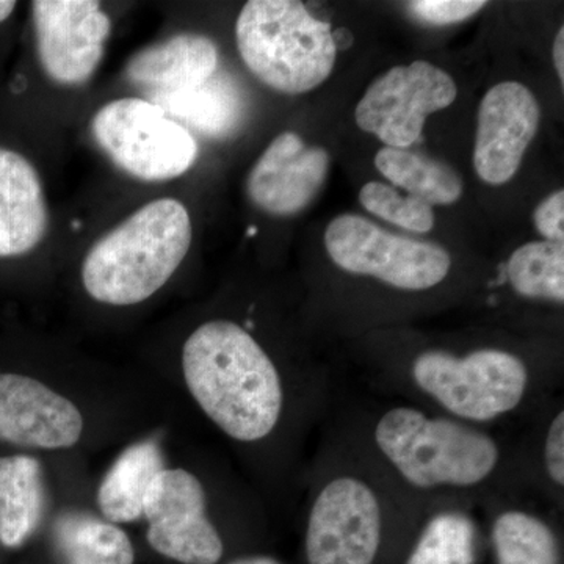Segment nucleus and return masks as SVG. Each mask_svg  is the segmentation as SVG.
Wrapping results in <instances>:
<instances>
[{"mask_svg":"<svg viewBox=\"0 0 564 564\" xmlns=\"http://www.w3.org/2000/svg\"><path fill=\"white\" fill-rule=\"evenodd\" d=\"M182 370L204 414L237 443H261L280 425L285 404L280 370L236 322L198 326L182 348Z\"/></svg>","mask_w":564,"mask_h":564,"instance_id":"obj_1","label":"nucleus"},{"mask_svg":"<svg viewBox=\"0 0 564 564\" xmlns=\"http://www.w3.org/2000/svg\"><path fill=\"white\" fill-rule=\"evenodd\" d=\"M375 454L400 484L419 492H464L484 488L502 473V444L484 426L393 404L375 417Z\"/></svg>","mask_w":564,"mask_h":564,"instance_id":"obj_2","label":"nucleus"},{"mask_svg":"<svg viewBox=\"0 0 564 564\" xmlns=\"http://www.w3.org/2000/svg\"><path fill=\"white\" fill-rule=\"evenodd\" d=\"M187 207L174 198L144 204L101 237L82 263V284L95 302L133 306L166 284L192 247Z\"/></svg>","mask_w":564,"mask_h":564,"instance_id":"obj_3","label":"nucleus"},{"mask_svg":"<svg viewBox=\"0 0 564 564\" xmlns=\"http://www.w3.org/2000/svg\"><path fill=\"white\" fill-rule=\"evenodd\" d=\"M410 388L436 413L485 426L514 414L536 392L524 358L497 347L467 352L430 348L414 356Z\"/></svg>","mask_w":564,"mask_h":564,"instance_id":"obj_4","label":"nucleus"},{"mask_svg":"<svg viewBox=\"0 0 564 564\" xmlns=\"http://www.w3.org/2000/svg\"><path fill=\"white\" fill-rule=\"evenodd\" d=\"M247 68L273 90L302 95L332 76L337 46L332 25L296 0H250L236 24Z\"/></svg>","mask_w":564,"mask_h":564,"instance_id":"obj_5","label":"nucleus"},{"mask_svg":"<svg viewBox=\"0 0 564 564\" xmlns=\"http://www.w3.org/2000/svg\"><path fill=\"white\" fill-rule=\"evenodd\" d=\"M391 513V499L370 473L347 466L323 475L307 511L306 563H377Z\"/></svg>","mask_w":564,"mask_h":564,"instance_id":"obj_6","label":"nucleus"},{"mask_svg":"<svg viewBox=\"0 0 564 564\" xmlns=\"http://www.w3.org/2000/svg\"><path fill=\"white\" fill-rule=\"evenodd\" d=\"M91 137L115 166L143 182L177 180L198 159L192 132L147 99L107 102L93 117Z\"/></svg>","mask_w":564,"mask_h":564,"instance_id":"obj_7","label":"nucleus"},{"mask_svg":"<svg viewBox=\"0 0 564 564\" xmlns=\"http://www.w3.org/2000/svg\"><path fill=\"white\" fill-rule=\"evenodd\" d=\"M325 247L344 272L373 278L399 291L436 288L452 267L444 248L393 236L358 215L334 218L326 228Z\"/></svg>","mask_w":564,"mask_h":564,"instance_id":"obj_8","label":"nucleus"},{"mask_svg":"<svg viewBox=\"0 0 564 564\" xmlns=\"http://www.w3.org/2000/svg\"><path fill=\"white\" fill-rule=\"evenodd\" d=\"M147 540L155 554L177 564H220L225 541L207 516V496L185 469L155 475L143 502Z\"/></svg>","mask_w":564,"mask_h":564,"instance_id":"obj_9","label":"nucleus"},{"mask_svg":"<svg viewBox=\"0 0 564 564\" xmlns=\"http://www.w3.org/2000/svg\"><path fill=\"white\" fill-rule=\"evenodd\" d=\"M458 95L451 74L429 62L395 66L375 80L356 106V124L389 148L421 139L429 115L447 109Z\"/></svg>","mask_w":564,"mask_h":564,"instance_id":"obj_10","label":"nucleus"},{"mask_svg":"<svg viewBox=\"0 0 564 564\" xmlns=\"http://www.w3.org/2000/svg\"><path fill=\"white\" fill-rule=\"evenodd\" d=\"M36 54L44 74L62 87H80L101 65L111 32L109 14L93 0L32 2Z\"/></svg>","mask_w":564,"mask_h":564,"instance_id":"obj_11","label":"nucleus"},{"mask_svg":"<svg viewBox=\"0 0 564 564\" xmlns=\"http://www.w3.org/2000/svg\"><path fill=\"white\" fill-rule=\"evenodd\" d=\"M536 98L519 82H502L486 93L478 109L474 166L480 180L502 185L513 180L540 126Z\"/></svg>","mask_w":564,"mask_h":564,"instance_id":"obj_12","label":"nucleus"},{"mask_svg":"<svg viewBox=\"0 0 564 564\" xmlns=\"http://www.w3.org/2000/svg\"><path fill=\"white\" fill-rule=\"evenodd\" d=\"M82 432L84 417L66 397L31 377L0 373V443L61 451Z\"/></svg>","mask_w":564,"mask_h":564,"instance_id":"obj_13","label":"nucleus"},{"mask_svg":"<svg viewBox=\"0 0 564 564\" xmlns=\"http://www.w3.org/2000/svg\"><path fill=\"white\" fill-rule=\"evenodd\" d=\"M328 172V152L307 147L299 133L282 132L248 174V198L267 214L289 217L313 202Z\"/></svg>","mask_w":564,"mask_h":564,"instance_id":"obj_14","label":"nucleus"},{"mask_svg":"<svg viewBox=\"0 0 564 564\" xmlns=\"http://www.w3.org/2000/svg\"><path fill=\"white\" fill-rule=\"evenodd\" d=\"M50 228V209L35 166L0 148V259L35 250Z\"/></svg>","mask_w":564,"mask_h":564,"instance_id":"obj_15","label":"nucleus"},{"mask_svg":"<svg viewBox=\"0 0 564 564\" xmlns=\"http://www.w3.org/2000/svg\"><path fill=\"white\" fill-rule=\"evenodd\" d=\"M217 44L203 33L185 32L144 47L129 62L132 84L159 91H191L203 87L218 68Z\"/></svg>","mask_w":564,"mask_h":564,"instance_id":"obj_16","label":"nucleus"},{"mask_svg":"<svg viewBox=\"0 0 564 564\" xmlns=\"http://www.w3.org/2000/svg\"><path fill=\"white\" fill-rule=\"evenodd\" d=\"M46 511L43 467L28 455L0 458V544L20 549L35 534Z\"/></svg>","mask_w":564,"mask_h":564,"instance_id":"obj_17","label":"nucleus"},{"mask_svg":"<svg viewBox=\"0 0 564 564\" xmlns=\"http://www.w3.org/2000/svg\"><path fill=\"white\" fill-rule=\"evenodd\" d=\"M163 469L158 441L144 440L126 448L99 486L98 503L104 519L117 525L139 521L148 489Z\"/></svg>","mask_w":564,"mask_h":564,"instance_id":"obj_18","label":"nucleus"},{"mask_svg":"<svg viewBox=\"0 0 564 564\" xmlns=\"http://www.w3.org/2000/svg\"><path fill=\"white\" fill-rule=\"evenodd\" d=\"M52 538L62 564H135V547L129 534L95 514L62 513Z\"/></svg>","mask_w":564,"mask_h":564,"instance_id":"obj_19","label":"nucleus"},{"mask_svg":"<svg viewBox=\"0 0 564 564\" xmlns=\"http://www.w3.org/2000/svg\"><path fill=\"white\" fill-rule=\"evenodd\" d=\"M491 544L497 564H560L554 529L524 508L497 511L491 522Z\"/></svg>","mask_w":564,"mask_h":564,"instance_id":"obj_20","label":"nucleus"},{"mask_svg":"<svg viewBox=\"0 0 564 564\" xmlns=\"http://www.w3.org/2000/svg\"><path fill=\"white\" fill-rule=\"evenodd\" d=\"M375 165L386 180L429 206L454 204L462 198V177L443 162L399 148L384 147L378 151Z\"/></svg>","mask_w":564,"mask_h":564,"instance_id":"obj_21","label":"nucleus"},{"mask_svg":"<svg viewBox=\"0 0 564 564\" xmlns=\"http://www.w3.org/2000/svg\"><path fill=\"white\" fill-rule=\"evenodd\" d=\"M477 558V527L462 508L433 511L404 564H474Z\"/></svg>","mask_w":564,"mask_h":564,"instance_id":"obj_22","label":"nucleus"},{"mask_svg":"<svg viewBox=\"0 0 564 564\" xmlns=\"http://www.w3.org/2000/svg\"><path fill=\"white\" fill-rule=\"evenodd\" d=\"M507 280L529 300L564 302V245L532 242L518 248L507 263Z\"/></svg>","mask_w":564,"mask_h":564,"instance_id":"obj_23","label":"nucleus"},{"mask_svg":"<svg viewBox=\"0 0 564 564\" xmlns=\"http://www.w3.org/2000/svg\"><path fill=\"white\" fill-rule=\"evenodd\" d=\"M359 203L375 217L413 232H429L434 226L432 206L421 199L403 198L391 185L369 182L359 192Z\"/></svg>","mask_w":564,"mask_h":564,"instance_id":"obj_24","label":"nucleus"},{"mask_svg":"<svg viewBox=\"0 0 564 564\" xmlns=\"http://www.w3.org/2000/svg\"><path fill=\"white\" fill-rule=\"evenodd\" d=\"M485 6L481 0H417L408 3V10L429 24L447 25L474 17Z\"/></svg>","mask_w":564,"mask_h":564,"instance_id":"obj_25","label":"nucleus"},{"mask_svg":"<svg viewBox=\"0 0 564 564\" xmlns=\"http://www.w3.org/2000/svg\"><path fill=\"white\" fill-rule=\"evenodd\" d=\"M541 463L547 484L554 486L556 491L564 488V411L560 408L552 415L543 436L541 448Z\"/></svg>","mask_w":564,"mask_h":564,"instance_id":"obj_26","label":"nucleus"},{"mask_svg":"<svg viewBox=\"0 0 564 564\" xmlns=\"http://www.w3.org/2000/svg\"><path fill=\"white\" fill-rule=\"evenodd\" d=\"M534 226L547 242H562L564 239V192H555L544 199L533 214Z\"/></svg>","mask_w":564,"mask_h":564,"instance_id":"obj_27","label":"nucleus"},{"mask_svg":"<svg viewBox=\"0 0 564 564\" xmlns=\"http://www.w3.org/2000/svg\"><path fill=\"white\" fill-rule=\"evenodd\" d=\"M564 29H560L558 33H556L555 44H554V63L556 73H558L560 80H562V85L564 84Z\"/></svg>","mask_w":564,"mask_h":564,"instance_id":"obj_28","label":"nucleus"},{"mask_svg":"<svg viewBox=\"0 0 564 564\" xmlns=\"http://www.w3.org/2000/svg\"><path fill=\"white\" fill-rule=\"evenodd\" d=\"M228 564H282L280 560L270 555H250L242 558L232 560Z\"/></svg>","mask_w":564,"mask_h":564,"instance_id":"obj_29","label":"nucleus"},{"mask_svg":"<svg viewBox=\"0 0 564 564\" xmlns=\"http://www.w3.org/2000/svg\"><path fill=\"white\" fill-rule=\"evenodd\" d=\"M14 9H17V2H11V0H0V22L9 20L11 14H13Z\"/></svg>","mask_w":564,"mask_h":564,"instance_id":"obj_30","label":"nucleus"}]
</instances>
